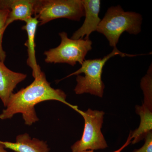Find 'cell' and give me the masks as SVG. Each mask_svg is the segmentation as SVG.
I'll list each match as a JSON object with an SVG mask.
<instances>
[{
    "mask_svg": "<svg viewBox=\"0 0 152 152\" xmlns=\"http://www.w3.org/2000/svg\"><path fill=\"white\" fill-rule=\"evenodd\" d=\"M34 15L41 26L57 19L79 21L85 11L82 0H35Z\"/></svg>",
    "mask_w": 152,
    "mask_h": 152,
    "instance_id": "cell-4",
    "label": "cell"
},
{
    "mask_svg": "<svg viewBox=\"0 0 152 152\" xmlns=\"http://www.w3.org/2000/svg\"><path fill=\"white\" fill-rule=\"evenodd\" d=\"M145 143L142 148L133 152H152V132H150L145 137Z\"/></svg>",
    "mask_w": 152,
    "mask_h": 152,
    "instance_id": "cell-14",
    "label": "cell"
},
{
    "mask_svg": "<svg viewBox=\"0 0 152 152\" xmlns=\"http://www.w3.org/2000/svg\"><path fill=\"white\" fill-rule=\"evenodd\" d=\"M9 12L8 0H0V61L4 63L7 56L3 48V38L6 29V23Z\"/></svg>",
    "mask_w": 152,
    "mask_h": 152,
    "instance_id": "cell-13",
    "label": "cell"
},
{
    "mask_svg": "<svg viewBox=\"0 0 152 152\" xmlns=\"http://www.w3.org/2000/svg\"><path fill=\"white\" fill-rule=\"evenodd\" d=\"M85 11V19L80 28L73 34V39H89L90 35L97 31L101 20L99 17L100 11L101 1L99 0H82Z\"/></svg>",
    "mask_w": 152,
    "mask_h": 152,
    "instance_id": "cell-7",
    "label": "cell"
},
{
    "mask_svg": "<svg viewBox=\"0 0 152 152\" xmlns=\"http://www.w3.org/2000/svg\"><path fill=\"white\" fill-rule=\"evenodd\" d=\"M25 23L26 25L22 28L26 31L27 34L28 39L24 44L27 48L28 58L27 64L32 70V75L34 78L42 72L36 59L35 42L36 31L39 22L35 18L32 17Z\"/></svg>",
    "mask_w": 152,
    "mask_h": 152,
    "instance_id": "cell-10",
    "label": "cell"
},
{
    "mask_svg": "<svg viewBox=\"0 0 152 152\" xmlns=\"http://www.w3.org/2000/svg\"><path fill=\"white\" fill-rule=\"evenodd\" d=\"M66 99L64 92L52 88L42 72L31 84L12 94L6 108L0 114V119H11L16 114L20 113L25 124L31 126L39 121L35 108L36 105L47 101H58L77 111V106L69 103Z\"/></svg>",
    "mask_w": 152,
    "mask_h": 152,
    "instance_id": "cell-1",
    "label": "cell"
},
{
    "mask_svg": "<svg viewBox=\"0 0 152 152\" xmlns=\"http://www.w3.org/2000/svg\"><path fill=\"white\" fill-rule=\"evenodd\" d=\"M59 35L61 38L60 45L44 53L45 62L67 64L72 66L78 63L81 65L87 54L92 49V42L90 39H70L65 32H60Z\"/></svg>",
    "mask_w": 152,
    "mask_h": 152,
    "instance_id": "cell-5",
    "label": "cell"
},
{
    "mask_svg": "<svg viewBox=\"0 0 152 152\" xmlns=\"http://www.w3.org/2000/svg\"><path fill=\"white\" fill-rule=\"evenodd\" d=\"M132 139L131 138V134L130 133L129 135V137H128L127 140L126 142L125 143L124 145L122 147H121V148H120V149H119L118 150H117V151H115L113 152H121L122 151L123 149H124V148H126V147L128 145H129V144H130V143L131 142H132ZM94 152V151H92V150H89V151H83V152Z\"/></svg>",
    "mask_w": 152,
    "mask_h": 152,
    "instance_id": "cell-15",
    "label": "cell"
},
{
    "mask_svg": "<svg viewBox=\"0 0 152 152\" xmlns=\"http://www.w3.org/2000/svg\"><path fill=\"white\" fill-rule=\"evenodd\" d=\"M26 74L13 72L0 61V99L6 107L17 85L24 80Z\"/></svg>",
    "mask_w": 152,
    "mask_h": 152,
    "instance_id": "cell-8",
    "label": "cell"
},
{
    "mask_svg": "<svg viewBox=\"0 0 152 152\" xmlns=\"http://www.w3.org/2000/svg\"><path fill=\"white\" fill-rule=\"evenodd\" d=\"M0 152H8L2 144H0Z\"/></svg>",
    "mask_w": 152,
    "mask_h": 152,
    "instance_id": "cell-16",
    "label": "cell"
},
{
    "mask_svg": "<svg viewBox=\"0 0 152 152\" xmlns=\"http://www.w3.org/2000/svg\"><path fill=\"white\" fill-rule=\"evenodd\" d=\"M35 0H8L10 12L6 23V29L17 20L26 22L34 13Z\"/></svg>",
    "mask_w": 152,
    "mask_h": 152,
    "instance_id": "cell-11",
    "label": "cell"
},
{
    "mask_svg": "<svg viewBox=\"0 0 152 152\" xmlns=\"http://www.w3.org/2000/svg\"><path fill=\"white\" fill-rule=\"evenodd\" d=\"M119 55L121 57H134L137 55H129L122 53L117 48L102 58L85 60L80 68L64 79L77 75L76 85L74 91L76 94H90L102 97L104 85L102 81L103 69L106 63L112 57Z\"/></svg>",
    "mask_w": 152,
    "mask_h": 152,
    "instance_id": "cell-3",
    "label": "cell"
},
{
    "mask_svg": "<svg viewBox=\"0 0 152 152\" xmlns=\"http://www.w3.org/2000/svg\"><path fill=\"white\" fill-rule=\"evenodd\" d=\"M142 18L135 12H125L120 5L109 8L101 20L97 31L103 34L110 46L117 48L122 34L126 31L137 35L141 31Z\"/></svg>",
    "mask_w": 152,
    "mask_h": 152,
    "instance_id": "cell-2",
    "label": "cell"
},
{
    "mask_svg": "<svg viewBox=\"0 0 152 152\" xmlns=\"http://www.w3.org/2000/svg\"><path fill=\"white\" fill-rule=\"evenodd\" d=\"M152 107L143 104L136 107V112L140 117V123L137 129L131 131L132 143L135 144L145 138L152 130Z\"/></svg>",
    "mask_w": 152,
    "mask_h": 152,
    "instance_id": "cell-12",
    "label": "cell"
},
{
    "mask_svg": "<svg viewBox=\"0 0 152 152\" xmlns=\"http://www.w3.org/2000/svg\"><path fill=\"white\" fill-rule=\"evenodd\" d=\"M5 148L15 152H49L50 148L46 142L37 138H31L27 133L17 136L15 142L0 140Z\"/></svg>",
    "mask_w": 152,
    "mask_h": 152,
    "instance_id": "cell-9",
    "label": "cell"
},
{
    "mask_svg": "<svg viewBox=\"0 0 152 152\" xmlns=\"http://www.w3.org/2000/svg\"><path fill=\"white\" fill-rule=\"evenodd\" d=\"M77 112L84 119V129L80 140L71 147L72 152L104 149L107 148V144L101 131L104 112L89 109L86 111L78 110Z\"/></svg>",
    "mask_w": 152,
    "mask_h": 152,
    "instance_id": "cell-6",
    "label": "cell"
}]
</instances>
